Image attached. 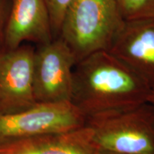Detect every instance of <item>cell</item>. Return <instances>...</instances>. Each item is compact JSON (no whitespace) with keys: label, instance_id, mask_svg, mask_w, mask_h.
Segmentation results:
<instances>
[{"label":"cell","instance_id":"cell-1","mask_svg":"<svg viewBox=\"0 0 154 154\" xmlns=\"http://www.w3.org/2000/svg\"><path fill=\"white\" fill-rule=\"evenodd\" d=\"M152 88L109 51L91 54L76 63L70 102L85 118L150 101Z\"/></svg>","mask_w":154,"mask_h":154},{"label":"cell","instance_id":"cell-2","mask_svg":"<svg viewBox=\"0 0 154 154\" xmlns=\"http://www.w3.org/2000/svg\"><path fill=\"white\" fill-rule=\"evenodd\" d=\"M124 21L117 0H73L59 37L77 63L91 54L109 51Z\"/></svg>","mask_w":154,"mask_h":154},{"label":"cell","instance_id":"cell-3","mask_svg":"<svg viewBox=\"0 0 154 154\" xmlns=\"http://www.w3.org/2000/svg\"><path fill=\"white\" fill-rule=\"evenodd\" d=\"M85 126L102 153L154 154V105L149 102L87 117Z\"/></svg>","mask_w":154,"mask_h":154},{"label":"cell","instance_id":"cell-4","mask_svg":"<svg viewBox=\"0 0 154 154\" xmlns=\"http://www.w3.org/2000/svg\"><path fill=\"white\" fill-rule=\"evenodd\" d=\"M86 118L70 101L37 103L11 114H0V146L26 138L72 131Z\"/></svg>","mask_w":154,"mask_h":154},{"label":"cell","instance_id":"cell-5","mask_svg":"<svg viewBox=\"0 0 154 154\" xmlns=\"http://www.w3.org/2000/svg\"><path fill=\"white\" fill-rule=\"evenodd\" d=\"M76 60L62 38L58 37L35 49L34 94L36 103L70 101Z\"/></svg>","mask_w":154,"mask_h":154},{"label":"cell","instance_id":"cell-6","mask_svg":"<svg viewBox=\"0 0 154 154\" xmlns=\"http://www.w3.org/2000/svg\"><path fill=\"white\" fill-rule=\"evenodd\" d=\"M35 48L22 44L0 54V114H11L36 104L33 66Z\"/></svg>","mask_w":154,"mask_h":154},{"label":"cell","instance_id":"cell-7","mask_svg":"<svg viewBox=\"0 0 154 154\" xmlns=\"http://www.w3.org/2000/svg\"><path fill=\"white\" fill-rule=\"evenodd\" d=\"M154 88V17L125 20L109 50Z\"/></svg>","mask_w":154,"mask_h":154},{"label":"cell","instance_id":"cell-8","mask_svg":"<svg viewBox=\"0 0 154 154\" xmlns=\"http://www.w3.org/2000/svg\"><path fill=\"white\" fill-rule=\"evenodd\" d=\"M54 39L49 11L44 0H11L5 31L6 50L23 42L45 44Z\"/></svg>","mask_w":154,"mask_h":154},{"label":"cell","instance_id":"cell-9","mask_svg":"<svg viewBox=\"0 0 154 154\" xmlns=\"http://www.w3.org/2000/svg\"><path fill=\"white\" fill-rule=\"evenodd\" d=\"M0 154H103L84 126L68 131L43 135L0 146Z\"/></svg>","mask_w":154,"mask_h":154},{"label":"cell","instance_id":"cell-10","mask_svg":"<svg viewBox=\"0 0 154 154\" xmlns=\"http://www.w3.org/2000/svg\"><path fill=\"white\" fill-rule=\"evenodd\" d=\"M125 20L154 17V0H117Z\"/></svg>","mask_w":154,"mask_h":154},{"label":"cell","instance_id":"cell-11","mask_svg":"<svg viewBox=\"0 0 154 154\" xmlns=\"http://www.w3.org/2000/svg\"><path fill=\"white\" fill-rule=\"evenodd\" d=\"M49 11L54 38L59 36L62 22L73 0H44Z\"/></svg>","mask_w":154,"mask_h":154},{"label":"cell","instance_id":"cell-12","mask_svg":"<svg viewBox=\"0 0 154 154\" xmlns=\"http://www.w3.org/2000/svg\"><path fill=\"white\" fill-rule=\"evenodd\" d=\"M9 7V0H0V54L6 50L5 31Z\"/></svg>","mask_w":154,"mask_h":154},{"label":"cell","instance_id":"cell-13","mask_svg":"<svg viewBox=\"0 0 154 154\" xmlns=\"http://www.w3.org/2000/svg\"><path fill=\"white\" fill-rule=\"evenodd\" d=\"M149 103H151L153 105H154V88H153V89H152L151 96V99H150Z\"/></svg>","mask_w":154,"mask_h":154},{"label":"cell","instance_id":"cell-14","mask_svg":"<svg viewBox=\"0 0 154 154\" xmlns=\"http://www.w3.org/2000/svg\"></svg>","mask_w":154,"mask_h":154}]
</instances>
